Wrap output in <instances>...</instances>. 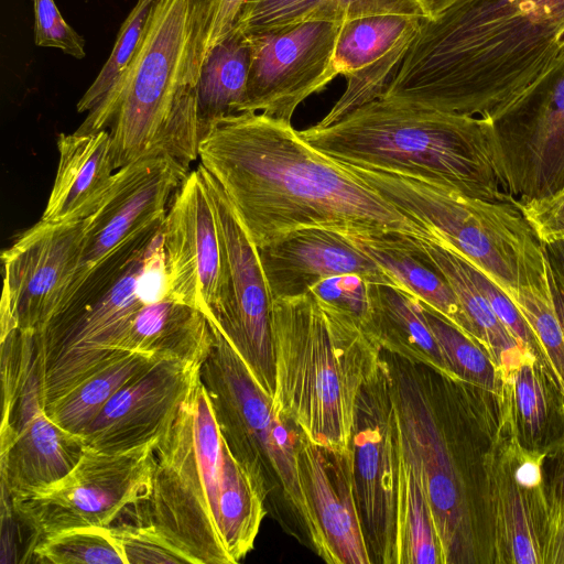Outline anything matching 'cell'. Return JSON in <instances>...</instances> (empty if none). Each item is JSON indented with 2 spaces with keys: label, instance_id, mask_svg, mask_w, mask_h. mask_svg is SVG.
<instances>
[{
  "label": "cell",
  "instance_id": "1",
  "mask_svg": "<svg viewBox=\"0 0 564 564\" xmlns=\"http://www.w3.org/2000/svg\"><path fill=\"white\" fill-rule=\"evenodd\" d=\"M198 160L257 248L312 227L436 240L426 225L314 149L291 122L251 111L223 117L199 140Z\"/></svg>",
  "mask_w": 564,
  "mask_h": 564
},
{
  "label": "cell",
  "instance_id": "2",
  "mask_svg": "<svg viewBox=\"0 0 564 564\" xmlns=\"http://www.w3.org/2000/svg\"><path fill=\"white\" fill-rule=\"evenodd\" d=\"M564 68V0H459L420 32L380 98L494 123Z\"/></svg>",
  "mask_w": 564,
  "mask_h": 564
},
{
  "label": "cell",
  "instance_id": "3",
  "mask_svg": "<svg viewBox=\"0 0 564 564\" xmlns=\"http://www.w3.org/2000/svg\"><path fill=\"white\" fill-rule=\"evenodd\" d=\"M400 441L425 489L444 564H494L489 460L501 398L382 350Z\"/></svg>",
  "mask_w": 564,
  "mask_h": 564
},
{
  "label": "cell",
  "instance_id": "4",
  "mask_svg": "<svg viewBox=\"0 0 564 564\" xmlns=\"http://www.w3.org/2000/svg\"><path fill=\"white\" fill-rule=\"evenodd\" d=\"M154 455L138 522L151 525L187 563L240 562L253 549L269 489L229 447L200 379Z\"/></svg>",
  "mask_w": 564,
  "mask_h": 564
},
{
  "label": "cell",
  "instance_id": "5",
  "mask_svg": "<svg viewBox=\"0 0 564 564\" xmlns=\"http://www.w3.org/2000/svg\"><path fill=\"white\" fill-rule=\"evenodd\" d=\"M212 0H156L116 85L75 130H108L116 170L170 156L198 159L197 85Z\"/></svg>",
  "mask_w": 564,
  "mask_h": 564
},
{
  "label": "cell",
  "instance_id": "6",
  "mask_svg": "<svg viewBox=\"0 0 564 564\" xmlns=\"http://www.w3.org/2000/svg\"><path fill=\"white\" fill-rule=\"evenodd\" d=\"M299 132L338 162L431 181L474 198L516 199L487 119L379 98L327 127Z\"/></svg>",
  "mask_w": 564,
  "mask_h": 564
},
{
  "label": "cell",
  "instance_id": "7",
  "mask_svg": "<svg viewBox=\"0 0 564 564\" xmlns=\"http://www.w3.org/2000/svg\"><path fill=\"white\" fill-rule=\"evenodd\" d=\"M273 404L316 446L347 453L357 399L382 354L360 325L310 290L273 299Z\"/></svg>",
  "mask_w": 564,
  "mask_h": 564
},
{
  "label": "cell",
  "instance_id": "8",
  "mask_svg": "<svg viewBox=\"0 0 564 564\" xmlns=\"http://www.w3.org/2000/svg\"><path fill=\"white\" fill-rule=\"evenodd\" d=\"M162 223L124 260L95 275L35 334L44 410L112 362L109 346L141 306L172 296Z\"/></svg>",
  "mask_w": 564,
  "mask_h": 564
},
{
  "label": "cell",
  "instance_id": "9",
  "mask_svg": "<svg viewBox=\"0 0 564 564\" xmlns=\"http://www.w3.org/2000/svg\"><path fill=\"white\" fill-rule=\"evenodd\" d=\"M340 163L400 212L426 225L435 241L457 251L503 292L544 280L542 245L514 200L474 198L431 181Z\"/></svg>",
  "mask_w": 564,
  "mask_h": 564
},
{
  "label": "cell",
  "instance_id": "10",
  "mask_svg": "<svg viewBox=\"0 0 564 564\" xmlns=\"http://www.w3.org/2000/svg\"><path fill=\"white\" fill-rule=\"evenodd\" d=\"M214 341L200 367L217 424L229 447L246 466L282 490L284 499L312 539L314 524L303 489L299 454L302 432L282 416L225 338L209 324Z\"/></svg>",
  "mask_w": 564,
  "mask_h": 564
},
{
  "label": "cell",
  "instance_id": "11",
  "mask_svg": "<svg viewBox=\"0 0 564 564\" xmlns=\"http://www.w3.org/2000/svg\"><path fill=\"white\" fill-rule=\"evenodd\" d=\"M156 442L119 452L86 446L75 467L58 480L11 496L19 528L28 536L20 563L52 534L110 527L144 502L151 490Z\"/></svg>",
  "mask_w": 564,
  "mask_h": 564
},
{
  "label": "cell",
  "instance_id": "12",
  "mask_svg": "<svg viewBox=\"0 0 564 564\" xmlns=\"http://www.w3.org/2000/svg\"><path fill=\"white\" fill-rule=\"evenodd\" d=\"M349 448L355 495L372 563L395 564L400 427L383 351L359 392Z\"/></svg>",
  "mask_w": 564,
  "mask_h": 564
},
{
  "label": "cell",
  "instance_id": "13",
  "mask_svg": "<svg viewBox=\"0 0 564 564\" xmlns=\"http://www.w3.org/2000/svg\"><path fill=\"white\" fill-rule=\"evenodd\" d=\"M87 220L40 219L2 254L0 335L12 329L40 334L57 313L82 262Z\"/></svg>",
  "mask_w": 564,
  "mask_h": 564
},
{
  "label": "cell",
  "instance_id": "14",
  "mask_svg": "<svg viewBox=\"0 0 564 564\" xmlns=\"http://www.w3.org/2000/svg\"><path fill=\"white\" fill-rule=\"evenodd\" d=\"M162 237L172 296L216 323L230 303L229 269L214 204L198 169L189 171L173 194Z\"/></svg>",
  "mask_w": 564,
  "mask_h": 564
},
{
  "label": "cell",
  "instance_id": "15",
  "mask_svg": "<svg viewBox=\"0 0 564 564\" xmlns=\"http://www.w3.org/2000/svg\"><path fill=\"white\" fill-rule=\"evenodd\" d=\"M341 21L308 20L248 34L250 66L241 112L291 122L296 108L337 76L335 50Z\"/></svg>",
  "mask_w": 564,
  "mask_h": 564
},
{
  "label": "cell",
  "instance_id": "16",
  "mask_svg": "<svg viewBox=\"0 0 564 564\" xmlns=\"http://www.w3.org/2000/svg\"><path fill=\"white\" fill-rule=\"evenodd\" d=\"M424 14L414 0H359L341 21L336 50L341 96L315 126L327 127L379 99L416 39Z\"/></svg>",
  "mask_w": 564,
  "mask_h": 564
},
{
  "label": "cell",
  "instance_id": "17",
  "mask_svg": "<svg viewBox=\"0 0 564 564\" xmlns=\"http://www.w3.org/2000/svg\"><path fill=\"white\" fill-rule=\"evenodd\" d=\"M210 194L219 232L225 246L230 303L216 326L241 357L256 381L274 394L275 368L271 330V295L261 268L258 249L216 180L199 164Z\"/></svg>",
  "mask_w": 564,
  "mask_h": 564
},
{
  "label": "cell",
  "instance_id": "18",
  "mask_svg": "<svg viewBox=\"0 0 564 564\" xmlns=\"http://www.w3.org/2000/svg\"><path fill=\"white\" fill-rule=\"evenodd\" d=\"M188 172L170 156L149 158L117 170L110 193L86 218L80 268L59 308L96 268L163 221L173 194Z\"/></svg>",
  "mask_w": 564,
  "mask_h": 564
},
{
  "label": "cell",
  "instance_id": "19",
  "mask_svg": "<svg viewBox=\"0 0 564 564\" xmlns=\"http://www.w3.org/2000/svg\"><path fill=\"white\" fill-rule=\"evenodd\" d=\"M546 457L522 447L503 419L489 460L494 564H543Z\"/></svg>",
  "mask_w": 564,
  "mask_h": 564
},
{
  "label": "cell",
  "instance_id": "20",
  "mask_svg": "<svg viewBox=\"0 0 564 564\" xmlns=\"http://www.w3.org/2000/svg\"><path fill=\"white\" fill-rule=\"evenodd\" d=\"M508 193L516 199L564 188V68L494 121Z\"/></svg>",
  "mask_w": 564,
  "mask_h": 564
},
{
  "label": "cell",
  "instance_id": "21",
  "mask_svg": "<svg viewBox=\"0 0 564 564\" xmlns=\"http://www.w3.org/2000/svg\"><path fill=\"white\" fill-rule=\"evenodd\" d=\"M200 367L178 359L158 360L109 400L83 433L86 445L119 452L156 441L198 383Z\"/></svg>",
  "mask_w": 564,
  "mask_h": 564
},
{
  "label": "cell",
  "instance_id": "22",
  "mask_svg": "<svg viewBox=\"0 0 564 564\" xmlns=\"http://www.w3.org/2000/svg\"><path fill=\"white\" fill-rule=\"evenodd\" d=\"M86 442L44 410L35 366L26 372L11 415L1 422V486L11 496L50 485L79 462Z\"/></svg>",
  "mask_w": 564,
  "mask_h": 564
},
{
  "label": "cell",
  "instance_id": "23",
  "mask_svg": "<svg viewBox=\"0 0 564 564\" xmlns=\"http://www.w3.org/2000/svg\"><path fill=\"white\" fill-rule=\"evenodd\" d=\"M300 471L314 524L316 554L330 564H372L355 495L350 448H322L303 434Z\"/></svg>",
  "mask_w": 564,
  "mask_h": 564
},
{
  "label": "cell",
  "instance_id": "24",
  "mask_svg": "<svg viewBox=\"0 0 564 564\" xmlns=\"http://www.w3.org/2000/svg\"><path fill=\"white\" fill-rule=\"evenodd\" d=\"M257 249L272 300L302 294L323 279L347 273L399 286L346 235L334 230L303 228Z\"/></svg>",
  "mask_w": 564,
  "mask_h": 564
},
{
  "label": "cell",
  "instance_id": "25",
  "mask_svg": "<svg viewBox=\"0 0 564 564\" xmlns=\"http://www.w3.org/2000/svg\"><path fill=\"white\" fill-rule=\"evenodd\" d=\"M55 181L41 219L82 220L93 215L117 180L108 130L61 133Z\"/></svg>",
  "mask_w": 564,
  "mask_h": 564
},
{
  "label": "cell",
  "instance_id": "26",
  "mask_svg": "<svg viewBox=\"0 0 564 564\" xmlns=\"http://www.w3.org/2000/svg\"><path fill=\"white\" fill-rule=\"evenodd\" d=\"M213 341L204 313L167 296L141 306L108 352L111 361L127 354H142L202 366Z\"/></svg>",
  "mask_w": 564,
  "mask_h": 564
},
{
  "label": "cell",
  "instance_id": "27",
  "mask_svg": "<svg viewBox=\"0 0 564 564\" xmlns=\"http://www.w3.org/2000/svg\"><path fill=\"white\" fill-rule=\"evenodd\" d=\"M503 417L517 442L551 457L564 451V395L533 356L502 378Z\"/></svg>",
  "mask_w": 564,
  "mask_h": 564
},
{
  "label": "cell",
  "instance_id": "28",
  "mask_svg": "<svg viewBox=\"0 0 564 564\" xmlns=\"http://www.w3.org/2000/svg\"><path fill=\"white\" fill-rule=\"evenodd\" d=\"M415 253L447 280L474 329L477 341L490 355L503 378L533 356L510 335L469 275L467 261L445 243L410 237ZM534 357V356H533Z\"/></svg>",
  "mask_w": 564,
  "mask_h": 564
},
{
  "label": "cell",
  "instance_id": "29",
  "mask_svg": "<svg viewBox=\"0 0 564 564\" xmlns=\"http://www.w3.org/2000/svg\"><path fill=\"white\" fill-rule=\"evenodd\" d=\"M373 335L381 349L457 379L446 364L422 303L403 286L370 283Z\"/></svg>",
  "mask_w": 564,
  "mask_h": 564
},
{
  "label": "cell",
  "instance_id": "30",
  "mask_svg": "<svg viewBox=\"0 0 564 564\" xmlns=\"http://www.w3.org/2000/svg\"><path fill=\"white\" fill-rule=\"evenodd\" d=\"M344 235L376 261L399 286L409 290L458 330L477 341L471 324L447 280L411 248L412 236Z\"/></svg>",
  "mask_w": 564,
  "mask_h": 564
},
{
  "label": "cell",
  "instance_id": "31",
  "mask_svg": "<svg viewBox=\"0 0 564 564\" xmlns=\"http://www.w3.org/2000/svg\"><path fill=\"white\" fill-rule=\"evenodd\" d=\"M249 66V40L237 29L206 55L197 85L199 140L218 119L241 112Z\"/></svg>",
  "mask_w": 564,
  "mask_h": 564
},
{
  "label": "cell",
  "instance_id": "32",
  "mask_svg": "<svg viewBox=\"0 0 564 564\" xmlns=\"http://www.w3.org/2000/svg\"><path fill=\"white\" fill-rule=\"evenodd\" d=\"M395 564H444L431 506L416 469L403 452L395 512Z\"/></svg>",
  "mask_w": 564,
  "mask_h": 564
},
{
  "label": "cell",
  "instance_id": "33",
  "mask_svg": "<svg viewBox=\"0 0 564 564\" xmlns=\"http://www.w3.org/2000/svg\"><path fill=\"white\" fill-rule=\"evenodd\" d=\"M160 359L165 358L127 354L91 373L45 411L65 430L83 435L109 400L127 382Z\"/></svg>",
  "mask_w": 564,
  "mask_h": 564
},
{
  "label": "cell",
  "instance_id": "34",
  "mask_svg": "<svg viewBox=\"0 0 564 564\" xmlns=\"http://www.w3.org/2000/svg\"><path fill=\"white\" fill-rule=\"evenodd\" d=\"M546 264V263H545ZM534 333L551 373L564 395V299L547 273L538 284L505 292Z\"/></svg>",
  "mask_w": 564,
  "mask_h": 564
},
{
  "label": "cell",
  "instance_id": "35",
  "mask_svg": "<svg viewBox=\"0 0 564 564\" xmlns=\"http://www.w3.org/2000/svg\"><path fill=\"white\" fill-rule=\"evenodd\" d=\"M421 303L444 359L454 376L501 398L503 389L501 371L486 349L458 330L429 304L423 301Z\"/></svg>",
  "mask_w": 564,
  "mask_h": 564
},
{
  "label": "cell",
  "instance_id": "36",
  "mask_svg": "<svg viewBox=\"0 0 564 564\" xmlns=\"http://www.w3.org/2000/svg\"><path fill=\"white\" fill-rule=\"evenodd\" d=\"M26 562L40 564H126L110 527H83L35 544Z\"/></svg>",
  "mask_w": 564,
  "mask_h": 564
},
{
  "label": "cell",
  "instance_id": "37",
  "mask_svg": "<svg viewBox=\"0 0 564 564\" xmlns=\"http://www.w3.org/2000/svg\"><path fill=\"white\" fill-rule=\"evenodd\" d=\"M359 0H243L232 29L254 34L308 20H336Z\"/></svg>",
  "mask_w": 564,
  "mask_h": 564
},
{
  "label": "cell",
  "instance_id": "38",
  "mask_svg": "<svg viewBox=\"0 0 564 564\" xmlns=\"http://www.w3.org/2000/svg\"><path fill=\"white\" fill-rule=\"evenodd\" d=\"M155 1L138 0L131 9L119 29L108 59L77 102L79 113L89 112L120 79L138 48Z\"/></svg>",
  "mask_w": 564,
  "mask_h": 564
},
{
  "label": "cell",
  "instance_id": "39",
  "mask_svg": "<svg viewBox=\"0 0 564 564\" xmlns=\"http://www.w3.org/2000/svg\"><path fill=\"white\" fill-rule=\"evenodd\" d=\"M370 282L355 274H339L323 279L310 288L322 302L350 316L375 340L373 315L369 291Z\"/></svg>",
  "mask_w": 564,
  "mask_h": 564
},
{
  "label": "cell",
  "instance_id": "40",
  "mask_svg": "<svg viewBox=\"0 0 564 564\" xmlns=\"http://www.w3.org/2000/svg\"><path fill=\"white\" fill-rule=\"evenodd\" d=\"M543 564H564V451L546 457Z\"/></svg>",
  "mask_w": 564,
  "mask_h": 564
},
{
  "label": "cell",
  "instance_id": "41",
  "mask_svg": "<svg viewBox=\"0 0 564 564\" xmlns=\"http://www.w3.org/2000/svg\"><path fill=\"white\" fill-rule=\"evenodd\" d=\"M124 556L126 564L187 563L151 525L142 522L122 521L110 525Z\"/></svg>",
  "mask_w": 564,
  "mask_h": 564
},
{
  "label": "cell",
  "instance_id": "42",
  "mask_svg": "<svg viewBox=\"0 0 564 564\" xmlns=\"http://www.w3.org/2000/svg\"><path fill=\"white\" fill-rule=\"evenodd\" d=\"M467 261V268L470 278L473 279L476 286L479 289L481 294L488 301L494 313L502 325L507 328L510 335L530 351L538 364L542 366L551 376V370L544 358L541 346L530 328L527 321L523 318L511 299L482 271L476 268L473 263ZM553 377V376H552Z\"/></svg>",
  "mask_w": 564,
  "mask_h": 564
},
{
  "label": "cell",
  "instance_id": "43",
  "mask_svg": "<svg viewBox=\"0 0 564 564\" xmlns=\"http://www.w3.org/2000/svg\"><path fill=\"white\" fill-rule=\"evenodd\" d=\"M34 43L54 47L77 59L85 57V40L63 18L54 0H33Z\"/></svg>",
  "mask_w": 564,
  "mask_h": 564
},
{
  "label": "cell",
  "instance_id": "44",
  "mask_svg": "<svg viewBox=\"0 0 564 564\" xmlns=\"http://www.w3.org/2000/svg\"><path fill=\"white\" fill-rule=\"evenodd\" d=\"M541 245L564 239V188L549 195L514 199Z\"/></svg>",
  "mask_w": 564,
  "mask_h": 564
},
{
  "label": "cell",
  "instance_id": "45",
  "mask_svg": "<svg viewBox=\"0 0 564 564\" xmlns=\"http://www.w3.org/2000/svg\"><path fill=\"white\" fill-rule=\"evenodd\" d=\"M242 2L243 0H212L203 44V62L209 51L232 30Z\"/></svg>",
  "mask_w": 564,
  "mask_h": 564
},
{
  "label": "cell",
  "instance_id": "46",
  "mask_svg": "<svg viewBox=\"0 0 564 564\" xmlns=\"http://www.w3.org/2000/svg\"><path fill=\"white\" fill-rule=\"evenodd\" d=\"M547 278L564 299V239L542 245Z\"/></svg>",
  "mask_w": 564,
  "mask_h": 564
},
{
  "label": "cell",
  "instance_id": "47",
  "mask_svg": "<svg viewBox=\"0 0 564 564\" xmlns=\"http://www.w3.org/2000/svg\"><path fill=\"white\" fill-rule=\"evenodd\" d=\"M426 19H434L459 0H414Z\"/></svg>",
  "mask_w": 564,
  "mask_h": 564
}]
</instances>
